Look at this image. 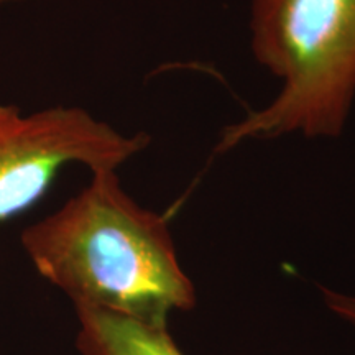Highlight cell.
Instances as JSON below:
<instances>
[{"instance_id":"1","label":"cell","mask_w":355,"mask_h":355,"mask_svg":"<svg viewBox=\"0 0 355 355\" xmlns=\"http://www.w3.org/2000/svg\"><path fill=\"white\" fill-rule=\"evenodd\" d=\"M21 247L43 279L74 308H94L168 326L198 303L165 216L140 206L117 170L91 180L60 209L21 230Z\"/></svg>"},{"instance_id":"2","label":"cell","mask_w":355,"mask_h":355,"mask_svg":"<svg viewBox=\"0 0 355 355\" xmlns=\"http://www.w3.org/2000/svg\"><path fill=\"white\" fill-rule=\"evenodd\" d=\"M248 43L279 89L220 132L217 155L248 140L343 135L355 102V0H248Z\"/></svg>"},{"instance_id":"3","label":"cell","mask_w":355,"mask_h":355,"mask_svg":"<svg viewBox=\"0 0 355 355\" xmlns=\"http://www.w3.org/2000/svg\"><path fill=\"white\" fill-rule=\"evenodd\" d=\"M150 141L148 133H123L78 105L24 114L0 104V224L43 199L64 166L119 170Z\"/></svg>"},{"instance_id":"4","label":"cell","mask_w":355,"mask_h":355,"mask_svg":"<svg viewBox=\"0 0 355 355\" xmlns=\"http://www.w3.org/2000/svg\"><path fill=\"white\" fill-rule=\"evenodd\" d=\"M79 355H184L168 326L94 308H74Z\"/></svg>"},{"instance_id":"5","label":"cell","mask_w":355,"mask_h":355,"mask_svg":"<svg viewBox=\"0 0 355 355\" xmlns=\"http://www.w3.org/2000/svg\"><path fill=\"white\" fill-rule=\"evenodd\" d=\"M324 304L329 308L336 316H339L344 321H347L355 326V296L345 295L334 290L321 288Z\"/></svg>"},{"instance_id":"6","label":"cell","mask_w":355,"mask_h":355,"mask_svg":"<svg viewBox=\"0 0 355 355\" xmlns=\"http://www.w3.org/2000/svg\"><path fill=\"white\" fill-rule=\"evenodd\" d=\"M10 2H24V0H0V3H10Z\"/></svg>"}]
</instances>
